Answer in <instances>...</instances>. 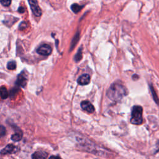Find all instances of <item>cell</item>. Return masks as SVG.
<instances>
[{"instance_id": "19", "label": "cell", "mask_w": 159, "mask_h": 159, "mask_svg": "<svg viewBox=\"0 0 159 159\" xmlns=\"http://www.w3.org/2000/svg\"><path fill=\"white\" fill-rule=\"evenodd\" d=\"M26 27H27V24H26V22H22L21 23V25H20L19 28L21 30H22V29H25Z\"/></svg>"}, {"instance_id": "17", "label": "cell", "mask_w": 159, "mask_h": 159, "mask_svg": "<svg viewBox=\"0 0 159 159\" xmlns=\"http://www.w3.org/2000/svg\"><path fill=\"white\" fill-rule=\"evenodd\" d=\"M6 128L3 126H1V128H0V134H1V136L3 137L6 134Z\"/></svg>"}, {"instance_id": "14", "label": "cell", "mask_w": 159, "mask_h": 159, "mask_svg": "<svg viewBox=\"0 0 159 159\" xmlns=\"http://www.w3.org/2000/svg\"><path fill=\"white\" fill-rule=\"evenodd\" d=\"M8 92L5 86H1V97L2 99L5 100L8 97Z\"/></svg>"}, {"instance_id": "5", "label": "cell", "mask_w": 159, "mask_h": 159, "mask_svg": "<svg viewBox=\"0 0 159 159\" xmlns=\"http://www.w3.org/2000/svg\"><path fill=\"white\" fill-rule=\"evenodd\" d=\"M52 51V47L47 44H43L40 46L39 47H38L37 49V53L42 55H45V56H47V55H51Z\"/></svg>"}, {"instance_id": "4", "label": "cell", "mask_w": 159, "mask_h": 159, "mask_svg": "<svg viewBox=\"0 0 159 159\" xmlns=\"http://www.w3.org/2000/svg\"><path fill=\"white\" fill-rule=\"evenodd\" d=\"M32 12L35 15L36 17H40L42 15V10L40 8V7L38 5L37 1H33V0H30L28 1Z\"/></svg>"}, {"instance_id": "3", "label": "cell", "mask_w": 159, "mask_h": 159, "mask_svg": "<svg viewBox=\"0 0 159 159\" xmlns=\"http://www.w3.org/2000/svg\"><path fill=\"white\" fill-rule=\"evenodd\" d=\"M142 108L140 106H134L131 112V123L134 125H140L143 123Z\"/></svg>"}, {"instance_id": "18", "label": "cell", "mask_w": 159, "mask_h": 159, "mask_svg": "<svg viewBox=\"0 0 159 159\" xmlns=\"http://www.w3.org/2000/svg\"><path fill=\"white\" fill-rule=\"evenodd\" d=\"M11 3V1H5V0H2L1 1V4L4 6H9Z\"/></svg>"}, {"instance_id": "11", "label": "cell", "mask_w": 159, "mask_h": 159, "mask_svg": "<svg viewBox=\"0 0 159 159\" xmlns=\"http://www.w3.org/2000/svg\"><path fill=\"white\" fill-rule=\"evenodd\" d=\"M150 90L151 93H152V98H153L154 101L157 103L158 105H159V99L157 97V93L155 91V89L152 85H150Z\"/></svg>"}, {"instance_id": "20", "label": "cell", "mask_w": 159, "mask_h": 159, "mask_svg": "<svg viewBox=\"0 0 159 159\" xmlns=\"http://www.w3.org/2000/svg\"><path fill=\"white\" fill-rule=\"evenodd\" d=\"M25 8H24L22 6H20L19 8H18V12L20 13H25Z\"/></svg>"}, {"instance_id": "7", "label": "cell", "mask_w": 159, "mask_h": 159, "mask_svg": "<svg viewBox=\"0 0 159 159\" xmlns=\"http://www.w3.org/2000/svg\"><path fill=\"white\" fill-rule=\"evenodd\" d=\"M82 108L89 113H93L94 111V108L90 101H83L81 103Z\"/></svg>"}, {"instance_id": "2", "label": "cell", "mask_w": 159, "mask_h": 159, "mask_svg": "<svg viewBox=\"0 0 159 159\" xmlns=\"http://www.w3.org/2000/svg\"><path fill=\"white\" fill-rule=\"evenodd\" d=\"M77 141L80 147H82L85 150L88 151V152L99 155H105V151L104 150L98 147V146H96L94 144L91 142L90 141H86L85 139H81L80 137L78 138Z\"/></svg>"}, {"instance_id": "16", "label": "cell", "mask_w": 159, "mask_h": 159, "mask_svg": "<svg viewBox=\"0 0 159 159\" xmlns=\"http://www.w3.org/2000/svg\"><path fill=\"white\" fill-rule=\"evenodd\" d=\"M16 68V63L14 61H11L7 63V68L10 70H13Z\"/></svg>"}, {"instance_id": "8", "label": "cell", "mask_w": 159, "mask_h": 159, "mask_svg": "<svg viewBox=\"0 0 159 159\" xmlns=\"http://www.w3.org/2000/svg\"><path fill=\"white\" fill-rule=\"evenodd\" d=\"M77 82L80 85H86L90 82V77L88 74H84L80 77Z\"/></svg>"}, {"instance_id": "1", "label": "cell", "mask_w": 159, "mask_h": 159, "mask_svg": "<svg viewBox=\"0 0 159 159\" xmlns=\"http://www.w3.org/2000/svg\"><path fill=\"white\" fill-rule=\"evenodd\" d=\"M127 88L123 85L113 83L111 85L107 92V97L112 101H118L128 94Z\"/></svg>"}, {"instance_id": "10", "label": "cell", "mask_w": 159, "mask_h": 159, "mask_svg": "<svg viewBox=\"0 0 159 159\" xmlns=\"http://www.w3.org/2000/svg\"><path fill=\"white\" fill-rule=\"evenodd\" d=\"M48 154L44 151H37L32 155L33 159H47Z\"/></svg>"}, {"instance_id": "13", "label": "cell", "mask_w": 159, "mask_h": 159, "mask_svg": "<svg viewBox=\"0 0 159 159\" xmlns=\"http://www.w3.org/2000/svg\"><path fill=\"white\" fill-rule=\"evenodd\" d=\"M83 6H80L78 4L75 3L71 6V10L75 13H78V12L80 11V10L83 8Z\"/></svg>"}, {"instance_id": "6", "label": "cell", "mask_w": 159, "mask_h": 159, "mask_svg": "<svg viewBox=\"0 0 159 159\" xmlns=\"http://www.w3.org/2000/svg\"><path fill=\"white\" fill-rule=\"evenodd\" d=\"M18 150V148L14 146L13 144H8L2 150H1V154H13L16 152Z\"/></svg>"}, {"instance_id": "9", "label": "cell", "mask_w": 159, "mask_h": 159, "mask_svg": "<svg viewBox=\"0 0 159 159\" xmlns=\"http://www.w3.org/2000/svg\"><path fill=\"white\" fill-rule=\"evenodd\" d=\"M27 83V78L25 74L22 72L18 77V79L16 81V85L20 87H25Z\"/></svg>"}, {"instance_id": "12", "label": "cell", "mask_w": 159, "mask_h": 159, "mask_svg": "<svg viewBox=\"0 0 159 159\" xmlns=\"http://www.w3.org/2000/svg\"><path fill=\"white\" fill-rule=\"evenodd\" d=\"M22 138V133L21 132H18L12 135L11 139L14 142H18L21 140Z\"/></svg>"}, {"instance_id": "21", "label": "cell", "mask_w": 159, "mask_h": 159, "mask_svg": "<svg viewBox=\"0 0 159 159\" xmlns=\"http://www.w3.org/2000/svg\"><path fill=\"white\" fill-rule=\"evenodd\" d=\"M49 159H62V158L60 157H59V156L52 155L51 157H50V158Z\"/></svg>"}, {"instance_id": "15", "label": "cell", "mask_w": 159, "mask_h": 159, "mask_svg": "<svg viewBox=\"0 0 159 159\" xmlns=\"http://www.w3.org/2000/svg\"><path fill=\"white\" fill-rule=\"evenodd\" d=\"M82 59V48H80V49H79L78 52L75 55V56L74 57V60L76 62H78L79 61H80Z\"/></svg>"}]
</instances>
